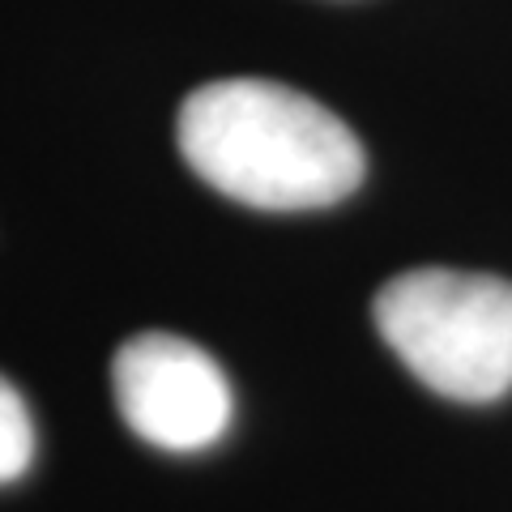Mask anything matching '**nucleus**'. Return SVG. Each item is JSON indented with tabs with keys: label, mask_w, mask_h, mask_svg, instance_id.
Here are the masks:
<instances>
[{
	"label": "nucleus",
	"mask_w": 512,
	"mask_h": 512,
	"mask_svg": "<svg viewBox=\"0 0 512 512\" xmlns=\"http://www.w3.org/2000/svg\"><path fill=\"white\" fill-rule=\"evenodd\" d=\"M175 133L188 167L252 210H325L367 171L359 137L329 107L261 77L192 90Z\"/></svg>",
	"instance_id": "1"
},
{
	"label": "nucleus",
	"mask_w": 512,
	"mask_h": 512,
	"mask_svg": "<svg viewBox=\"0 0 512 512\" xmlns=\"http://www.w3.org/2000/svg\"><path fill=\"white\" fill-rule=\"evenodd\" d=\"M389 350L431 393L495 402L512 389V282L461 269H410L372 303Z\"/></svg>",
	"instance_id": "2"
},
{
	"label": "nucleus",
	"mask_w": 512,
	"mask_h": 512,
	"mask_svg": "<svg viewBox=\"0 0 512 512\" xmlns=\"http://www.w3.org/2000/svg\"><path fill=\"white\" fill-rule=\"evenodd\" d=\"M116 406L141 440L167 453L210 448L231 427V384L197 342L175 333H137L111 363Z\"/></svg>",
	"instance_id": "3"
},
{
	"label": "nucleus",
	"mask_w": 512,
	"mask_h": 512,
	"mask_svg": "<svg viewBox=\"0 0 512 512\" xmlns=\"http://www.w3.org/2000/svg\"><path fill=\"white\" fill-rule=\"evenodd\" d=\"M35 461V423L22 393L0 376V483L22 478Z\"/></svg>",
	"instance_id": "4"
}]
</instances>
